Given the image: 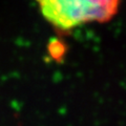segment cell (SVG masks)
Here are the masks:
<instances>
[{"label": "cell", "instance_id": "obj_1", "mask_svg": "<svg viewBox=\"0 0 126 126\" xmlns=\"http://www.w3.org/2000/svg\"><path fill=\"white\" fill-rule=\"evenodd\" d=\"M42 17L53 27L69 32L115 17L121 0H35Z\"/></svg>", "mask_w": 126, "mask_h": 126}]
</instances>
